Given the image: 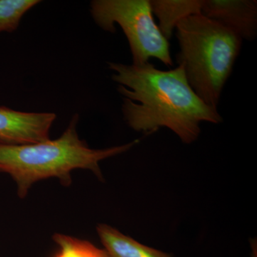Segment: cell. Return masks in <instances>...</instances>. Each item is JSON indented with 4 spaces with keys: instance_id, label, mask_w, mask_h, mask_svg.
Instances as JSON below:
<instances>
[{
    "instance_id": "cell-3",
    "label": "cell",
    "mask_w": 257,
    "mask_h": 257,
    "mask_svg": "<svg viewBox=\"0 0 257 257\" xmlns=\"http://www.w3.org/2000/svg\"><path fill=\"white\" fill-rule=\"evenodd\" d=\"M177 63L205 104L217 109L223 89L232 73L243 40L229 29L202 14L191 15L177 25Z\"/></svg>"
},
{
    "instance_id": "cell-9",
    "label": "cell",
    "mask_w": 257,
    "mask_h": 257,
    "mask_svg": "<svg viewBox=\"0 0 257 257\" xmlns=\"http://www.w3.org/2000/svg\"><path fill=\"white\" fill-rule=\"evenodd\" d=\"M41 3L38 0H0V32H13L24 15Z\"/></svg>"
},
{
    "instance_id": "cell-2",
    "label": "cell",
    "mask_w": 257,
    "mask_h": 257,
    "mask_svg": "<svg viewBox=\"0 0 257 257\" xmlns=\"http://www.w3.org/2000/svg\"><path fill=\"white\" fill-rule=\"evenodd\" d=\"M79 115L76 114L60 138L26 145L0 143V172L8 174L17 184L19 197L23 199L35 182L49 178L60 179L69 187L71 172L77 169L92 171L102 179L99 162L124 153L140 143L138 140L103 150L89 148L77 133Z\"/></svg>"
},
{
    "instance_id": "cell-8",
    "label": "cell",
    "mask_w": 257,
    "mask_h": 257,
    "mask_svg": "<svg viewBox=\"0 0 257 257\" xmlns=\"http://www.w3.org/2000/svg\"><path fill=\"white\" fill-rule=\"evenodd\" d=\"M203 0H150L152 13L158 19L164 37L170 40L177 25L191 15L201 14Z\"/></svg>"
},
{
    "instance_id": "cell-5",
    "label": "cell",
    "mask_w": 257,
    "mask_h": 257,
    "mask_svg": "<svg viewBox=\"0 0 257 257\" xmlns=\"http://www.w3.org/2000/svg\"><path fill=\"white\" fill-rule=\"evenodd\" d=\"M52 112H25L0 106V143L26 145L50 140Z\"/></svg>"
},
{
    "instance_id": "cell-4",
    "label": "cell",
    "mask_w": 257,
    "mask_h": 257,
    "mask_svg": "<svg viewBox=\"0 0 257 257\" xmlns=\"http://www.w3.org/2000/svg\"><path fill=\"white\" fill-rule=\"evenodd\" d=\"M90 13L104 31L114 33L115 25H119L127 39L134 65L155 58L173 66L170 42L155 23L150 0H94Z\"/></svg>"
},
{
    "instance_id": "cell-6",
    "label": "cell",
    "mask_w": 257,
    "mask_h": 257,
    "mask_svg": "<svg viewBox=\"0 0 257 257\" xmlns=\"http://www.w3.org/2000/svg\"><path fill=\"white\" fill-rule=\"evenodd\" d=\"M201 14L229 29L243 40L257 35L256 0H203Z\"/></svg>"
},
{
    "instance_id": "cell-10",
    "label": "cell",
    "mask_w": 257,
    "mask_h": 257,
    "mask_svg": "<svg viewBox=\"0 0 257 257\" xmlns=\"http://www.w3.org/2000/svg\"><path fill=\"white\" fill-rule=\"evenodd\" d=\"M53 240L58 246L54 257H107L104 249L84 240L61 234L54 235Z\"/></svg>"
},
{
    "instance_id": "cell-1",
    "label": "cell",
    "mask_w": 257,
    "mask_h": 257,
    "mask_svg": "<svg viewBox=\"0 0 257 257\" xmlns=\"http://www.w3.org/2000/svg\"><path fill=\"white\" fill-rule=\"evenodd\" d=\"M111 79L124 96L121 112L135 131L150 133L160 127L172 130L184 144H192L201 133L202 122L219 124L222 116L196 94L182 66L170 70L157 69L150 62L143 65L108 62Z\"/></svg>"
},
{
    "instance_id": "cell-7",
    "label": "cell",
    "mask_w": 257,
    "mask_h": 257,
    "mask_svg": "<svg viewBox=\"0 0 257 257\" xmlns=\"http://www.w3.org/2000/svg\"><path fill=\"white\" fill-rule=\"evenodd\" d=\"M96 231L107 257H173L138 242L108 225H98Z\"/></svg>"
}]
</instances>
